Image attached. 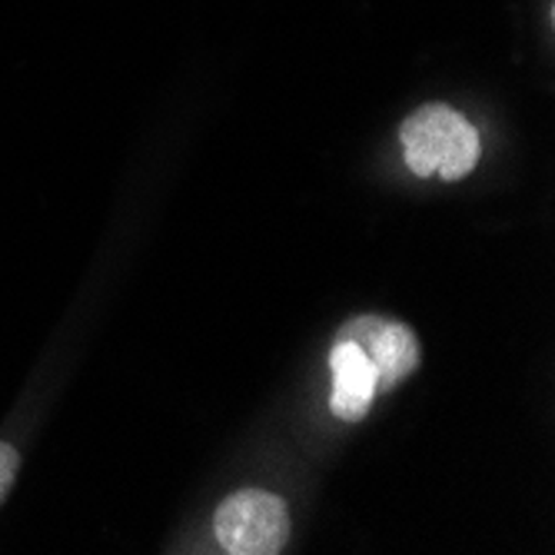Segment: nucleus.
<instances>
[{"instance_id": "nucleus-3", "label": "nucleus", "mask_w": 555, "mask_h": 555, "mask_svg": "<svg viewBox=\"0 0 555 555\" xmlns=\"http://www.w3.org/2000/svg\"><path fill=\"white\" fill-rule=\"evenodd\" d=\"M339 336L360 343L376 366V392H389L402 379H410L420 366V339L406 323H389L383 317L349 320Z\"/></svg>"}, {"instance_id": "nucleus-4", "label": "nucleus", "mask_w": 555, "mask_h": 555, "mask_svg": "<svg viewBox=\"0 0 555 555\" xmlns=\"http://www.w3.org/2000/svg\"><path fill=\"white\" fill-rule=\"evenodd\" d=\"M330 373H333V392H330V410L343 423H360L376 392V366L366 357V349L360 343H352L346 336H336L330 349Z\"/></svg>"}, {"instance_id": "nucleus-1", "label": "nucleus", "mask_w": 555, "mask_h": 555, "mask_svg": "<svg viewBox=\"0 0 555 555\" xmlns=\"http://www.w3.org/2000/svg\"><path fill=\"white\" fill-rule=\"evenodd\" d=\"M399 143L406 167L416 177L463 180L479 164L476 127L446 104H426L399 127Z\"/></svg>"}, {"instance_id": "nucleus-5", "label": "nucleus", "mask_w": 555, "mask_h": 555, "mask_svg": "<svg viewBox=\"0 0 555 555\" xmlns=\"http://www.w3.org/2000/svg\"><path fill=\"white\" fill-rule=\"evenodd\" d=\"M17 469H21V452L11 442H0V506H4L8 492L14 489Z\"/></svg>"}, {"instance_id": "nucleus-2", "label": "nucleus", "mask_w": 555, "mask_h": 555, "mask_svg": "<svg viewBox=\"0 0 555 555\" xmlns=\"http://www.w3.org/2000/svg\"><path fill=\"white\" fill-rule=\"evenodd\" d=\"M214 532L230 555H276L289 539V509L267 489H240L220 502Z\"/></svg>"}]
</instances>
